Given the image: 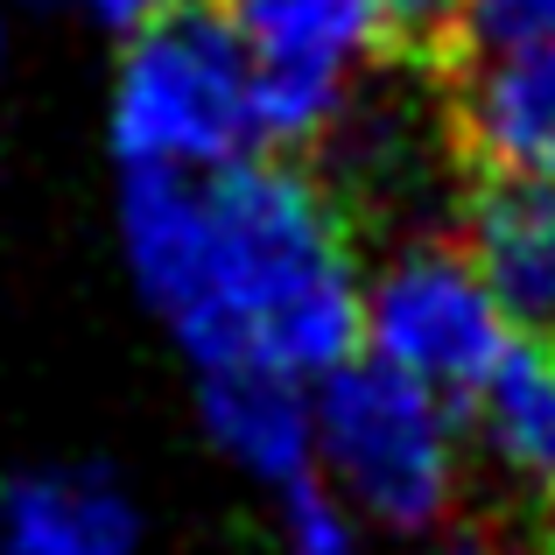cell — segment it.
Segmentation results:
<instances>
[{"label":"cell","mask_w":555,"mask_h":555,"mask_svg":"<svg viewBox=\"0 0 555 555\" xmlns=\"http://www.w3.org/2000/svg\"><path fill=\"white\" fill-rule=\"evenodd\" d=\"M120 260L169 338L211 366L324 379L359 352V296L338 204L274 149L211 177H127Z\"/></svg>","instance_id":"6da1fadb"},{"label":"cell","mask_w":555,"mask_h":555,"mask_svg":"<svg viewBox=\"0 0 555 555\" xmlns=\"http://www.w3.org/2000/svg\"><path fill=\"white\" fill-rule=\"evenodd\" d=\"M113 155L127 177H211L260 155L254 56L232 36L225 8L177 0L120 42L113 70Z\"/></svg>","instance_id":"7a4b0ae2"},{"label":"cell","mask_w":555,"mask_h":555,"mask_svg":"<svg viewBox=\"0 0 555 555\" xmlns=\"http://www.w3.org/2000/svg\"><path fill=\"white\" fill-rule=\"evenodd\" d=\"M317 472L366 528L436 534L464 492V408L352 352L317 379Z\"/></svg>","instance_id":"3957f363"},{"label":"cell","mask_w":555,"mask_h":555,"mask_svg":"<svg viewBox=\"0 0 555 555\" xmlns=\"http://www.w3.org/2000/svg\"><path fill=\"white\" fill-rule=\"evenodd\" d=\"M514 338H520L514 310H506V296L492 288L486 260L472 246L408 240L401 254H387L366 274L359 352L450 393V401H464Z\"/></svg>","instance_id":"277c9868"},{"label":"cell","mask_w":555,"mask_h":555,"mask_svg":"<svg viewBox=\"0 0 555 555\" xmlns=\"http://www.w3.org/2000/svg\"><path fill=\"white\" fill-rule=\"evenodd\" d=\"M232 36L254 56L260 149H310L352 113L359 70L393 36L387 0H225Z\"/></svg>","instance_id":"5b68a950"},{"label":"cell","mask_w":555,"mask_h":555,"mask_svg":"<svg viewBox=\"0 0 555 555\" xmlns=\"http://www.w3.org/2000/svg\"><path fill=\"white\" fill-rule=\"evenodd\" d=\"M457 141L492 183H555V36L464 56Z\"/></svg>","instance_id":"8992f818"},{"label":"cell","mask_w":555,"mask_h":555,"mask_svg":"<svg viewBox=\"0 0 555 555\" xmlns=\"http://www.w3.org/2000/svg\"><path fill=\"white\" fill-rule=\"evenodd\" d=\"M211 450L254 486H310L317 478V379L282 366H211L197 387Z\"/></svg>","instance_id":"52a82bcc"},{"label":"cell","mask_w":555,"mask_h":555,"mask_svg":"<svg viewBox=\"0 0 555 555\" xmlns=\"http://www.w3.org/2000/svg\"><path fill=\"white\" fill-rule=\"evenodd\" d=\"M457 408L492 472L520 492H555V338H514Z\"/></svg>","instance_id":"ba28073f"},{"label":"cell","mask_w":555,"mask_h":555,"mask_svg":"<svg viewBox=\"0 0 555 555\" xmlns=\"http://www.w3.org/2000/svg\"><path fill=\"white\" fill-rule=\"evenodd\" d=\"M134 500L106 472H28L0 492V555H134Z\"/></svg>","instance_id":"9c48e42d"},{"label":"cell","mask_w":555,"mask_h":555,"mask_svg":"<svg viewBox=\"0 0 555 555\" xmlns=\"http://www.w3.org/2000/svg\"><path fill=\"white\" fill-rule=\"evenodd\" d=\"M472 254L486 260L514 324L555 331V183H492L472 218Z\"/></svg>","instance_id":"30bf717a"},{"label":"cell","mask_w":555,"mask_h":555,"mask_svg":"<svg viewBox=\"0 0 555 555\" xmlns=\"http://www.w3.org/2000/svg\"><path fill=\"white\" fill-rule=\"evenodd\" d=\"M282 555H366V520L324 492L310 486H288L282 492Z\"/></svg>","instance_id":"8fae6325"},{"label":"cell","mask_w":555,"mask_h":555,"mask_svg":"<svg viewBox=\"0 0 555 555\" xmlns=\"http://www.w3.org/2000/svg\"><path fill=\"white\" fill-rule=\"evenodd\" d=\"M450 28H457L464 56L520 50V42H542V36H555V0H464Z\"/></svg>","instance_id":"7c38bea8"},{"label":"cell","mask_w":555,"mask_h":555,"mask_svg":"<svg viewBox=\"0 0 555 555\" xmlns=\"http://www.w3.org/2000/svg\"><path fill=\"white\" fill-rule=\"evenodd\" d=\"M78 22H92V28H106V36H134V28H149L155 14H169L177 0H64Z\"/></svg>","instance_id":"4fadbf2b"},{"label":"cell","mask_w":555,"mask_h":555,"mask_svg":"<svg viewBox=\"0 0 555 555\" xmlns=\"http://www.w3.org/2000/svg\"><path fill=\"white\" fill-rule=\"evenodd\" d=\"M457 8H464V0H387L393 28H415V36H422V28H450Z\"/></svg>","instance_id":"5bb4252c"},{"label":"cell","mask_w":555,"mask_h":555,"mask_svg":"<svg viewBox=\"0 0 555 555\" xmlns=\"http://www.w3.org/2000/svg\"><path fill=\"white\" fill-rule=\"evenodd\" d=\"M408 555H492V548L478 542V534H443V528H436V534H415Z\"/></svg>","instance_id":"9a60e30c"}]
</instances>
